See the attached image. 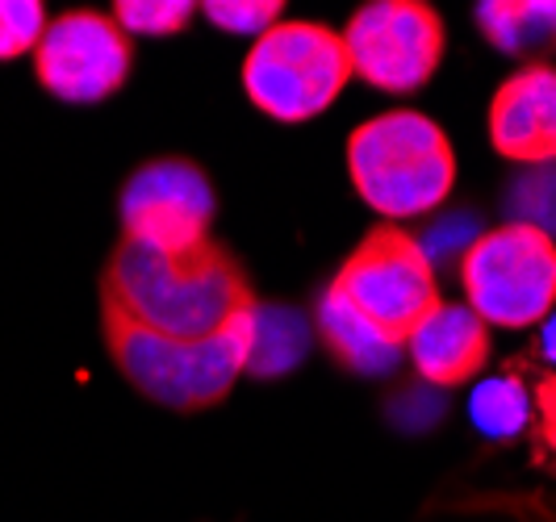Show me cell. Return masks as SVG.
Listing matches in <instances>:
<instances>
[{"label":"cell","instance_id":"cell-1","mask_svg":"<svg viewBox=\"0 0 556 522\" xmlns=\"http://www.w3.org/2000/svg\"><path fill=\"white\" fill-rule=\"evenodd\" d=\"M101 302L117 305L139 327L185 343L235 327L260 305L248 268L214 239L180 255H160L117 239L101 272Z\"/></svg>","mask_w":556,"mask_h":522},{"label":"cell","instance_id":"cell-2","mask_svg":"<svg viewBox=\"0 0 556 522\" xmlns=\"http://www.w3.org/2000/svg\"><path fill=\"white\" fill-rule=\"evenodd\" d=\"M251 318L218 330L210 339H164L155 330L130 322L117 305L101 302V334L113 368L139 389L147 402L176 413H201L230 397L235 381L248 372Z\"/></svg>","mask_w":556,"mask_h":522},{"label":"cell","instance_id":"cell-3","mask_svg":"<svg viewBox=\"0 0 556 522\" xmlns=\"http://www.w3.org/2000/svg\"><path fill=\"white\" fill-rule=\"evenodd\" d=\"M352 189L381 221L422 218L456 189V151L440 122L418 110H390L348 138Z\"/></svg>","mask_w":556,"mask_h":522},{"label":"cell","instance_id":"cell-4","mask_svg":"<svg viewBox=\"0 0 556 522\" xmlns=\"http://www.w3.org/2000/svg\"><path fill=\"white\" fill-rule=\"evenodd\" d=\"M352 80L343 34L318 22L280 17L243 59V92L273 122H309L339 101Z\"/></svg>","mask_w":556,"mask_h":522},{"label":"cell","instance_id":"cell-5","mask_svg":"<svg viewBox=\"0 0 556 522\" xmlns=\"http://www.w3.org/2000/svg\"><path fill=\"white\" fill-rule=\"evenodd\" d=\"M331 289L397 347H406V339L444 305L431 255L397 221H377L364 234Z\"/></svg>","mask_w":556,"mask_h":522},{"label":"cell","instance_id":"cell-6","mask_svg":"<svg viewBox=\"0 0 556 522\" xmlns=\"http://www.w3.org/2000/svg\"><path fill=\"white\" fill-rule=\"evenodd\" d=\"M460 289L485 327H540L556 309V239L528 221H502L465 247Z\"/></svg>","mask_w":556,"mask_h":522},{"label":"cell","instance_id":"cell-7","mask_svg":"<svg viewBox=\"0 0 556 522\" xmlns=\"http://www.w3.org/2000/svg\"><path fill=\"white\" fill-rule=\"evenodd\" d=\"M343 47L352 76L377 92H415L435 76L447 29L427 0H368L348 17Z\"/></svg>","mask_w":556,"mask_h":522},{"label":"cell","instance_id":"cell-8","mask_svg":"<svg viewBox=\"0 0 556 522\" xmlns=\"http://www.w3.org/2000/svg\"><path fill=\"white\" fill-rule=\"evenodd\" d=\"M218 214V196L210 176L180 155L147 160L130 171V180L117 193L122 243L180 255L210 243V226Z\"/></svg>","mask_w":556,"mask_h":522},{"label":"cell","instance_id":"cell-9","mask_svg":"<svg viewBox=\"0 0 556 522\" xmlns=\"http://www.w3.org/2000/svg\"><path fill=\"white\" fill-rule=\"evenodd\" d=\"M135 67V38L122 34L110 13L97 9H67L47 22L34 47V76L38 84L67 105H101Z\"/></svg>","mask_w":556,"mask_h":522},{"label":"cell","instance_id":"cell-10","mask_svg":"<svg viewBox=\"0 0 556 522\" xmlns=\"http://www.w3.org/2000/svg\"><path fill=\"white\" fill-rule=\"evenodd\" d=\"M490 147L510 164H556V67L523 63L498 84L485 113Z\"/></svg>","mask_w":556,"mask_h":522},{"label":"cell","instance_id":"cell-11","mask_svg":"<svg viewBox=\"0 0 556 522\" xmlns=\"http://www.w3.org/2000/svg\"><path fill=\"white\" fill-rule=\"evenodd\" d=\"M490 327L477 318L469 305H440L422 327L406 339V356L427 385H465L477 381L490 364Z\"/></svg>","mask_w":556,"mask_h":522},{"label":"cell","instance_id":"cell-12","mask_svg":"<svg viewBox=\"0 0 556 522\" xmlns=\"http://www.w3.org/2000/svg\"><path fill=\"white\" fill-rule=\"evenodd\" d=\"M314 327L323 334V347L334 356V364H343L356 377H390L397 368V359L406 356L397 343H390L372 322H364L352 305L343 302L327 284V293L318 297L314 309Z\"/></svg>","mask_w":556,"mask_h":522},{"label":"cell","instance_id":"cell-13","mask_svg":"<svg viewBox=\"0 0 556 522\" xmlns=\"http://www.w3.org/2000/svg\"><path fill=\"white\" fill-rule=\"evenodd\" d=\"M473 22L502 55L544 63L556 55V0H481Z\"/></svg>","mask_w":556,"mask_h":522},{"label":"cell","instance_id":"cell-14","mask_svg":"<svg viewBox=\"0 0 556 522\" xmlns=\"http://www.w3.org/2000/svg\"><path fill=\"white\" fill-rule=\"evenodd\" d=\"M309 347L306 322L298 309L285 305H255L251 318V352H248V372L260 381L285 377L289 368H298Z\"/></svg>","mask_w":556,"mask_h":522},{"label":"cell","instance_id":"cell-15","mask_svg":"<svg viewBox=\"0 0 556 522\" xmlns=\"http://www.w3.org/2000/svg\"><path fill=\"white\" fill-rule=\"evenodd\" d=\"M469 418L481 435L490 440H515L531 426V389L528 381L510 368L502 377H490L473 389L469 397Z\"/></svg>","mask_w":556,"mask_h":522},{"label":"cell","instance_id":"cell-16","mask_svg":"<svg viewBox=\"0 0 556 522\" xmlns=\"http://www.w3.org/2000/svg\"><path fill=\"white\" fill-rule=\"evenodd\" d=\"M130 38H172L197 17L193 0H117L110 13Z\"/></svg>","mask_w":556,"mask_h":522},{"label":"cell","instance_id":"cell-17","mask_svg":"<svg viewBox=\"0 0 556 522\" xmlns=\"http://www.w3.org/2000/svg\"><path fill=\"white\" fill-rule=\"evenodd\" d=\"M47 22L51 17L38 0H0V63L34 55Z\"/></svg>","mask_w":556,"mask_h":522},{"label":"cell","instance_id":"cell-18","mask_svg":"<svg viewBox=\"0 0 556 522\" xmlns=\"http://www.w3.org/2000/svg\"><path fill=\"white\" fill-rule=\"evenodd\" d=\"M510 205H515V221H528L535 230H544L548 239H556V167L544 164L531 176H519L515 193H510Z\"/></svg>","mask_w":556,"mask_h":522},{"label":"cell","instance_id":"cell-19","mask_svg":"<svg viewBox=\"0 0 556 522\" xmlns=\"http://www.w3.org/2000/svg\"><path fill=\"white\" fill-rule=\"evenodd\" d=\"M197 13H205L210 26L226 29V34H251V38H260L264 29H273L280 22L285 4L280 0H210Z\"/></svg>","mask_w":556,"mask_h":522},{"label":"cell","instance_id":"cell-20","mask_svg":"<svg viewBox=\"0 0 556 522\" xmlns=\"http://www.w3.org/2000/svg\"><path fill=\"white\" fill-rule=\"evenodd\" d=\"M531 389V426H535V443L548 447L556 456V368L540 364L535 377L528 381Z\"/></svg>","mask_w":556,"mask_h":522},{"label":"cell","instance_id":"cell-21","mask_svg":"<svg viewBox=\"0 0 556 522\" xmlns=\"http://www.w3.org/2000/svg\"><path fill=\"white\" fill-rule=\"evenodd\" d=\"M540 359L548 364V368H556V314H548L544 322H540Z\"/></svg>","mask_w":556,"mask_h":522}]
</instances>
